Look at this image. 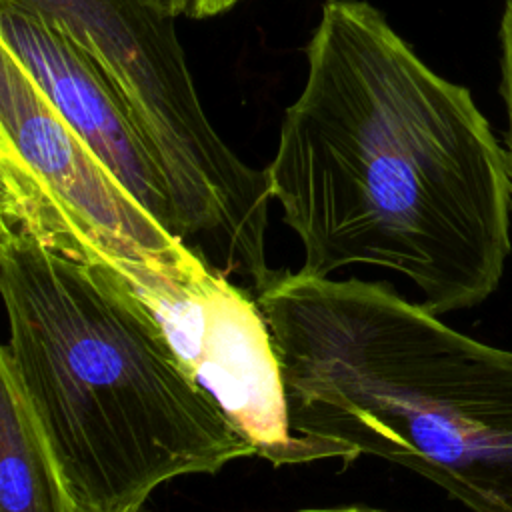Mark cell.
Segmentation results:
<instances>
[{"instance_id":"cell-1","label":"cell","mask_w":512,"mask_h":512,"mask_svg":"<svg viewBox=\"0 0 512 512\" xmlns=\"http://www.w3.org/2000/svg\"><path fill=\"white\" fill-rule=\"evenodd\" d=\"M306 60L266 168L300 272L390 268L434 314L488 298L510 252L512 178L470 92L362 0L324 4Z\"/></svg>"},{"instance_id":"cell-2","label":"cell","mask_w":512,"mask_h":512,"mask_svg":"<svg viewBox=\"0 0 512 512\" xmlns=\"http://www.w3.org/2000/svg\"><path fill=\"white\" fill-rule=\"evenodd\" d=\"M12 370L84 512H142L172 478L258 456L82 230L0 166Z\"/></svg>"},{"instance_id":"cell-3","label":"cell","mask_w":512,"mask_h":512,"mask_svg":"<svg viewBox=\"0 0 512 512\" xmlns=\"http://www.w3.org/2000/svg\"><path fill=\"white\" fill-rule=\"evenodd\" d=\"M292 430L400 464L472 512H512V352L388 284L276 272L256 294Z\"/></svg>"},{"instance_id":"cell-4","label":"cell","mask_w":512,"mask_h":512,"mask_svg":"<svg viewBox=\"0 0 512 512\" xmlns=\"http://www.w3.org/2000/svg\"><path fill=\"white\" fill-rule=\"evenodd\" d=\"M18 2L50 18L110 82L168 182L178 238L256 296L276 274L266 260L268 174L210 124L174 18L140 0Z\"/></svg>"},{"instance_id":"cell-5","label":"cell","mask_w":512,"mask_h":512,"mask_svg":"<svg viewBox=\"0 0 512 512\" xmlns=\"http://www.w3.org/2000/svg\"><path fill=\"white\" fill-rule=\"evenodd\" d=\"M96 252L152 312L184 366L260 458L274 466L334 458L292 430L280 360L254 294L198 256L164 262Z\"/></svg>"},{"instance_id":"cell-6","label":"cell","mask_w":512,"mask_h":512,"mask_svg":"<svg viewBox=\"0 0 512 512\" xmlns=\"http://www.w3.org/2000/svg\"><path fill=\"white\" fill-rule=\"evenodd\" d=\"M0 166L26 178L104 254L184 262L172 236L70 128L8 50L0 48Z\"/></svg>"},{"instance_id":"cell-7","label":"cell","mask_w":512,"mask_h":512,"mask_svg":"<svg viewBox=\"0 0 512 512\" xmlns=\"http://www.w3.org/2000/svg\"><path fill=\"white\" fill-rule=\"evenodd\" d=\"M0 48L18 58L70 128L178 238L168 182L122 100L92 60L50 18L18 0H0Z\"/></svg>"},{"instance_id":"cell-8","label":"cell","mask_w":512,"mask_h":512,"mask_svg":"<svg viewBox=\"0 0 512 512\" xmlns=\"http://www.w3.org/2000/svg\"><path fill=\"white\" fill-rule=\"evenodd\" d=\"M0 512H84L12 370L0 360Z\"/></svg>"},{"instance_id":"cell-9","label":"cell","mask_w":512,"mask_h":512,"mask_svg":"<svg viewBox=\"0 0 512 512\" xmlns=\"http://www.w3.org/2000/svg\"><path fill=\"white\" fill-rule=\"evenodd\" d=\"M502 48H504V90L510 114V178H512V0H508L502 18Z\"/></svg>"},{"instance_id":"cell-10","label":"cell","mask_w":512,"mask_h":512,"mask_svg":"<svg viewBox=\"0 0 512 512\" xmlns=\"http://www.w3.org/2000/svg\"><path fill=\"white\" fill-rule=\"evenodd\" d=\"M160 12H164L166 16H194V6L196 0H140Z\"/></svg>"},{"instance_id":"cell-11","label":"cell","mask_w":512,"mask_h":512,"mask_svg":"<svg viewBox=\"0 0 512 512\" xmlns=\"http://www.w3.org/2000/svg\"><path fill=\"white\" fill-rule=\"evenodd\" d=\"M242 0H196L194 6V16L192 18H210L218 16L222 12H228Z\"/></svg>"},{"instance_id":"cell-12","label":"cell","mask_w":512,"mask_h":512,"mask_svg":"<svg viewBox=\"0 0 512 512\" xmlns=\"http://www.w3.org/2000/svg\"><path fill=\"white\" fill-rule=\"evenodd\" d=\"M300 512H380V510H364V508H308V510H300Z\"/></svg>"}]
</instances>
